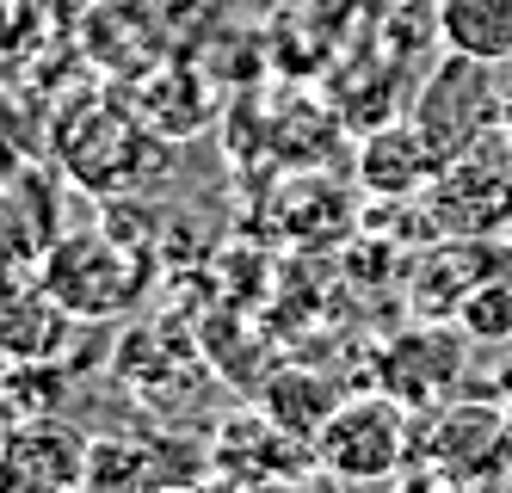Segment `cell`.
Returning a JSON list of instances; mask_svg holds the SVG:
<instances>
[{"mask_svg":"<svg viewBox=\"0 0 512 493\" xmlns=\"http://www.w3.org/2000/svg\"><path fill=\"white\" fill-rule=\"evenodd\" d=\"M408 413L414 407L395 401L389 389L340 401L334 420L315 432V463L334 481H352V487L395 481L401 469H414V420Z\"/></svg>","mask_w":512,"mask_h":493,"instance_id":"1","label":"cell"},{"mask_svg":"<svg viewBox=\"0 0 512 493\" xmlns=\"http://www.w3.org/2000/svg\"><path fill=\"white\" fill-rule=\"evenodd\" d=\"M506 118L500 87H494V68L488 62H469V56H438V68L420 81L408 124L426 136V148L438 161H457L469 148H482Z\"/></svg>","mask_w":512,"mask_h":493,"instance_id":"2","label":"cell"},{"mask_svg":"<svg viewBox=\"0 0 512 493\" xmlns=\"http://www.w3.org/2000/svg\"><path fill=\"white\" fill-rule=\"evenodd\" d=\"M142 284H149V259L105 235H62L56 253L44 259V290L75 321H105V315L130 309Z\"/></svg>","mask_w":512,"mask_h":493,"instance_id":"3","label":"cell"},{"mask_svg":"<svg viewBox=\"0 0 512 493\" xmlns=\"http://www.w3.org/2000/svg\"><path fill=\"white\" fill-rule=\"evenodd\" d=\"M87 457H93V438L50 420H19L7 438H0V463H7L13 493H81L87 487Z\"/></svg>","mask_w":512,"mask_h":493,"instance_id":"4","label":"cell"},{"mask_svg":"<svg viewBox=\"0 0 512 493\" xmlns=\"http://www.w3.org/2000/svg\"><path fill=\"white\" fill-rule=\"evenodd\" d=\"M438 161L426 136L408 124V118H395V124H377L371 136H364L358 148V185L364 192H377V198H420L426 185L438 179Z\"/></svg>","mask_w":512,"mask_h":493,"instance_id":"5","label":"cell"},{"mask_svg":"<svg viewBox=\"0 0 512 493\" xmlns=\"http://www.w3.org/2000/svg\"><path fill=\"white\" fill-rule=\"evenodd\" d=\"M457 370H463V352L445 346V339H432V333L395 339V346L383 352V364H377L383 389H389L395 401H408V407H445Z\"/></svg>","mask_w":512,"mask_h":493,"instance_id":"6","label":"cell"},{"mask_svg":"<svg viewBox=\"0 0 512 493\" xmlns=\"http://www.w3.org/2000/svg\"><path fill=\"white\" fill-rule=\"evenodd\" d=\"M432 37L451 56L506 68L512 62V0H432Z\"/></svg>","mask_w":512,"mask_h":493,"instance_id":"7","label":"cell"},{"mask_svg":"<svg viewBox=\"0 0 512 493\" xmlns=\"http://www.w3.org/2000/svg\"><path fill=\"white\" fill-rule=\"evenodd\" d=\"M68 315L62 302L38 284V290H19V296H0V358L13 364H50L68 339Z\"/></svg>","mask_w":512,"mask_h":493,"instance_id":"8","label":"cell"},{"mask_svg":"<svg viewBox=\"0 0 512 493\" xmlns=\"http://www.w3.org/2000/svg\"><path fill=\"white\" fill-rule=\"evenodd\" d=\"M334 407H340L334 383L315 376V370H278V376H266V389H260V413H266V420L284 426L290 438H309V444H315V432L327 420H334Z\"/></svg>","mask_w":512,"mask_h":493,"instance_id":"9","label":"cell"},{"mask_svg":"<svg viewBox=\"0 0 512 493\" xmlns=\"http://www.w3.org/2000/svg\"><path fill=\"white\" fill-rule=\"evenodd\" d=\"M463 327L482 339H512V284H475L463 296Z\"/></svg>","mask_w":512,"mask_h":493,"instance_id":"10","label":"cell"},{"mask_svg":"<svg viewBox=\"0 0 512 493\" xmlns=\"http://www.w3.org/2000/svg\"><path fill=\"white\" fill-rule=\"evenodd\" d=\"M401 493H463V481L445 475V469H432V463H414L408 481H401Z\"/></svg>","mask_w":512,"mask_h":493,"instance_id":"11","label":"cell"}]
</instances>
